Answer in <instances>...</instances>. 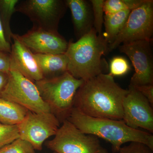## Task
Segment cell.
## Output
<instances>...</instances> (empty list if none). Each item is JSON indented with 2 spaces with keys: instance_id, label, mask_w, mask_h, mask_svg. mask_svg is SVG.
<instances>
[{
  "instance_id": "6da1fadb",
  "label": "cell",
  "mask_w": 153,
  "mask_h": 153,
  "mask_svg": "<svg viewBox=\"0 0 153 153\" xmlns=\"http://www.w3.org/2000/svg\"><path fill=\"white\" fill-rule=\"evenodd\" d=\"M128 92L102 73L83 81L76 91L74 108L91 117L123 120V102Z\"/></svg>"
},
{
  "instance_id": "7a4b0ae2",
  "label": "cell",
  "mask_w": 153,
  "mask_h": 153,
  "mask_svg": "<svg viewBox=\"0 0 153 153\" xmlns=\"http://www.w3.org/2000/svg\"><path fill=\"white\" fill-rule=\"evenodd\" d=\"M67 120L82 133L105 140L117 153L122 145L128 142L142 143L153 150V136L148 132L128 126L123 120L91 117L73 108Z\"/></svg>"
},
{
  "instance_id": "3957f363",
  "label": "cell",
  "mask_w": 153,
  "mask_h": 153,
  "mask_svg": "<svg viewBox=\"0 0 153 153\" xmlns=\"http://www.w3.org/2000/svg\"><path fill=\"white\" fill-rule=\"evenodd\" d=\"M108 52V44L103 35L98 36L93 28L76 42H68L66 52L68 72L83 81L105 73L108 65L102 57Z\"/></svg>"
},
{
  "instance_id": "277c9868",
  "label": "cell",
  "mask_w": 153,
  "mask_h": 153,
  "mask_svg": "<svg viewBox=\"0 0 153 153\" xmlns=\"http://www.w3.org/2000/svg\"><path fill=\"white\" fill-rule=\"evenodd\" d=\"M83 81L67 71L57 77L43 78L35 83L51 112L63 123L68 119L74 108V96Z\"/></svg>"
},
{
  "instance_id": "5b68a950",
  "label": "cell",
  "mask_w": 153,
  "mask_h": 153,
  "mask_svg": "<svg viewBox=\"0 0 153 153\" xmlns=\"http://www.w3.org/2000/svg\"><path fill=\"white\" fill-rule=\"evenodd\" d=\"M53 139L47 143L56 153H109L97 137L82 133L68 120L63 121Z\"/></svg>"
},
{
  "instance_id": "8992f818",
  "label": "cell",
  "mask_w": 153,
  "mask_h": 153,
  "mask_svg": "<svg viewBox=\"0 0 153 153\" xmlns=\"http://www.w3.org/2000/svg\"><path fill=\"white\" fill-rule=\"evenodd\" d=\"M9 78L0 97L34 113L51 112V109L40 96L35 82L21 74L11 65Z\"/></svg>"
},
{
  "instance_id": "52a82bcc",
  "label": "cell",
  "mask_w": 153,
  "mask_h": 153,
  "mask_svg": "<svg viewBox=\"0 0 153 153\" xmlns=\"http://www.w3.org/2000/svg\"><path fill=\"white\" fill-rule=\"evenodd\" d=\"M67 8L63 0H23L19 1L16 10L27 16L33 27L58 32L59 23Z\"/></svg>"
},
{
  "instance_id": "ba28073f",
  "label": "cell",
  "mask_w": 153,
  "mask_h": 153,
  "mask_svg": "<svg viewBox=\"0 0 153 153\" xmlns=\"http://www.w3.org/2000/svg\"><path fill=\"white\" fill-rule=\"evenodd\" d=\"M153 34V1L145 0L142 5L131 11L123 29L108 45V52L121 44L142 40L152 42Z\"/></svg>"
},
{
  "instance_id": "9c48e42d",
  "label": "cell",
  "mask_w": 153,
  "mask_h": 153,
  "mask_svg": "<svg viewBox=\"0 0 153 153\" xmlns=\"http://www.w3.org/2000/svg\"><path fill=\"white\" fill-rule=\"evenodd\" d=\"M60 122L52 112L34 113L28 111L19 125V138L31 144L36 150L41 151L44 142L55 136Z\"/></svg>"
},
{
  "instance_id": "30bf717a",
  "label": "cell",
  "mask_w": 153,
  "mask_h": 153,
  "mask_svg": "<svg viewBox=\"0 0 153 153\" xmlns=\"http://www.w3.org/2000/svg\"><path fill=\"white\" fill-rule=\"evenodd\" d=\"M151 41H138L126 43L118 47L120 51L130 59L135 72L129 86L153 84V55Z\"/></svg>"
},
{
  "instance_id": "8fae6325",
  "label": "cell",
  "mask_w": 153,
  "mask_h": 153,
  "mask_svg": "<svg viewBox=\"0 0 153 153\" xmlns=\"http://www.w3.org/2000/svg\"><path fill=\"white\" fill-rule=\"evenodd\" d=\"M128 90L123 102V120L131 128H142L153 133V107L135 88L129 85Z\"/></svg>"
},
{
  "instance_id": "7c38bea8",
  "label": "cell",
  "mask_w": 153,
  "mask_h": 153,
  "mask_svg": "<svg viewBox=\"0 0 153 153\" xmlns=\"http://www.w3.org/2000/svg\"><path fill=\"white\" fill-rule=\"evenodd\" d=\"M19 36L34 54H64L68 49V42L58 32L33 27L24 35Z\"/></svg>"
},
{
  "instance_id": "4fadbf2b",
  "label": "cell",
  "mask_w": 153,
  "mask_h": 153,
  "mask_svg": "<svg viewBox=\"0 0 153 153\" xmlns=\"http://www.w3.org/2000/svg\"><path fill=\"white\" fill-rule=\"evenodd\" d=\"M11 45V65L33 82L43 79L34 53L20 40L19 35L13 33Z\"/></svg>"
},
{
  "instance_id": "5bb4252c",
  "label": "cell",
  "mask_w": 153,
  "mask_h": 153,
  "mask_svg": "<svg viewBox=\"0 0 153 153\" xmlns=\"http://www.w3.org/2000/svg\"><path fill=\"white\" fill-rule=\"evenodd\" d=\"M71 11L75 36L78 39L93 28V16L90 2L85 0H66Z\"/></svg>"
},
{
  "instance_id": "9a60e30c",
  "label": "cell",
  "mask_w": 153,
  "mask_h": 153,
  "mask_svg": "<svg viewBox=\"0 0 153 153\" xmlns=\"http://www.w3.org/2000/svg\"><path fill=\"white\" fill-rule=\"evenodd\" d=\"M44 78L60 76L68 71L66 53L60 54H34Z\"/></svg>"
},
{
  "instance_id": "2e32d148",
  "label": "cell",
  "mask_w": 153,
  "mask_h": 153,
  "mask_svg": "<svg viewBox=\"0 0 153 153\" xmlns=\"http://www.w3.org/2000/svg\"><path fill=\"white\" fill-rule=\"evenodd\" d=\"M29 111L19 105L0 97V123L18 125L24 120Z\"/></svg>"
},
{
  "instance_id": "e0dca14e",
  "label": "cell",
  "mask_w": 153,
  "mask_h": 153,
  "mask_svg": "<svg viewBox=\"0 0 153 153\" xmlns=\"http://www.w3.org/2000/svg\"><path fill=\"white\" fill-rule=\"evenodd\" d=\"M131 11L128 10L112 15H105V33L103 36L108 45L113 43L123 29Z\"/></svg>"
},
{
  "instance_id": "ac0fdd59",
  "label": "cell",
  "mask_w": 153,
  "mask_h": 153,
  "mask_svg": "<svg viewBox=\"0 0 153 153\" xmlns=\"http://www.w3.org/2000/svg\"><path fill=\"white\" fill-rule=\"evenodd\" d=\"M19 0H0V20L6 40L11 44L13 33L10 27L12 16L16 12V7Z\"/></svg>"
},
{
  "instance_id": "d6986e66",
  "label": "cell",
  "mask_w": 153,
  "mask_h": 153,
  "mask_svg": "<svg viewBox=\"0 0 153 153\" xmlns=\"http://www.w3.org/2000/svg\"><path fill=\"white\" fill-rule=\"evenodd\" d=\"M145 0H106L104 4L105 15H112L122 11L132 10L139 7Z\"/></svg>"
},
{
  "instance_id": "ffe728a7",
  "label": "cell",
  "mask_w": 153,
  "mask_h": 153,
  "mask_svg": "<svg viewBox=\"0 0 153 153\" xmlns=\"http://www.w3.org/2000/svg\"><path fill=\"white\" fill-rule=\"evenodd\" d=\"M93 16V28L98 36H102L104 24V0H91Z\"/></svg>"
},
{
  "instance_id": "44dd1931",
  "label": "cell",
  "mask_w": 153,
  "mask_h": 153,
  "mask_svg": "<svg viewBox=\"0 0 153 153\" xmlns=\"http://www.w3.org/2000/svg\"><path fill=\"white\" fill-rule=\"evenodd\" d=\"M30 143L19 138L0 149V153H36Z\"/></svg>"
},
{
  "instance_id": "7402d4cb",
  "label": "cell",
  "mask_w": 153,
  "mask_h": 153,
  "mask_svg": "<svg viewBox=\"0 0 153 153\" xmlns=\"http://www.w3.org/2000/svg\"><path fill=\"white\" fill-rule=\"evenodd\" d=\"M19 138L17 125H9L0 123V149Z\"/></svg>"
},
{
  "instance_id": "603a6c76",
  "label": "cell",
  "mask_w": 153,
  "mask_h": 153,
  "mask_svg": "<svg viewBox=\"0 0 153 153\" xmlns=\"http://www.w3.org/2000/svg\"><path fill=\"white\" fill-rule=\"evenodd\" d=\"M109 74L112 76H122L128 73L130 66L127 60L121 56L114 57L111 60Z\"/></svg>"
},
{
  "instance_id": "cb8c5ba5",
  "label": "cell",
  "mask_w": 153,
  "mask_h": 153,
  "mask_svg": "<svg viewBox=\"0 0 153 153\" xmlns=\"http://www.w3.org/2000/svg\"><path fill=\"white\" fill-rule=\"evenodd\" d=\"M153 150L142 143L131 142L122 147L117 153H153Z\"/></svg>"
},
{
  "instance_id": "d4e9b609",
  "label": "cell",
  "mask_w": 153,
  "mask_h": 153,
  "mask_svg": "<svg viewBox=\"0 0 153 153\" xmlns=\"http://www.w3.org/2000/svg\"><path fill=\"white\" fill-rule=\"evenodd\" d=\"M134 87L142 94L153 107V84L138 85Z\"/></svg>"
},
{
  "instance_id": "484cf974",
  "label": "cell",
  "mask_w": 153,
  "mask_h": 153,
  "mask_svg": "<svg viewBox=\"0 0 153 153\" xmlns=\"http://www.w3.org/2000/svg\"><path fill=\"white\" fill-rule=\"evenodd\" d=\"M10 67V53L0 51V72L9 73Z\"/></svg>"
},
{
  "instance_id": "4316f807",
  "label": "cell",
  "mask_w": 153,
  "mask_h": 153,
  "mask_svg": "<svg viewBox=\"0 0 153 153\" xmlns=\"http://www.w3.org/2000/svg\"><path fill=\"white\" fill-rule=\"evenodd\" d=\"M11 45L6 40L4 30L0 20V51L10 53Z\"/></svg>"
},
{
  "instance_id": "83f0119b",
  "label": "cell",
  "mask_w": 153,
  "mask_h": 153,
  "mask_svg": "<svg viewBox=\"0 0 153 153\" xmlns=\"http://www.w3.org/2000/svg\"><path fill=\"white\" fill-rule=\"evenodd\" d=\"M8 73L0 72V95L4 90L8 80Z\"/></svg>"
},
{
  "instance_id": "f1b7e54d",
  "label": "cell",
  "mask_w": 153,
  "mask_h": 153,
  "mask_svg": "<svg viewBox=\"0 0 153 153\" xmlns=\"http://www.w3.org/2000/svg\"></svg>"
}]
</instances>
